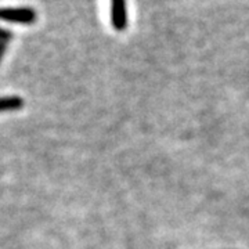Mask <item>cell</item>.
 <instances>
[{"mask_svg": "<svg viewBox=\"0 0 249 249\" xmlns=\"http://www.w3.org/2000/svg\"><path fill=\"white\" fill-rule=\"evenodd\" d=\"M0 21L29 25L36 21V11L31 7H1Z\"/></svg>", "mask_w": 249, "mask_h": 249, "instance_id": "cell-1", "label": "cell"}, {"mask_svg": "<svg viewBox=\"0 0 249 249\" xmlns=\"http://www.w3.org/2000/svg\"><path fill=\"white\" fill-rule=\"evenodd\" d=\"M111 21L116 31H124L127 25L126 0H111Z\"/></svg>", "mask_w": 249, "mask_h": 249, "instance_id": "cell-2", "label": "cell"}, {"mask_svg": "<svg viewBox=\"0 0 249 249\" xmlns=\"http://www.w3.org/2000/svg\"><path fill=\"white\" fill-rule=\"evenodd\" d=\"M24 107V100L19 96H4L0 97V112L17 111Z\"/></svg>", "mask_w": 249, "mask_h": 249, "instance_id": "cell-3", "label": "cell"}, {"mask_svg": "<svg viewBox=\"0 0 249 249\" xmlns=\"http://www.w3.org/2000/svg\"><path fill=\"white\" fill-rule=\"evenodd\" d=\"M11 37H13V34H11L10 31L0 28V45H1V43H9Z\"/></svg>", "mask_w": 249, "mask_h": 249, "instance_id": "cell-4", "label": "cell"}, {"mask_svg": "<svg viewBox=\"0 0 249 249\" xmlns=\"http://www.w3.org/2000/svg\"><path fill=\"white\" fill-rule=\"evenodd\" d=\"M6 49H7V43H1L0 45V61H1L3 55L6 54Z\"/></svg>", "mask_w": 249, "mask_h": 249, "instance_id": "cell-5", "label": "cell"}]
</instances>
